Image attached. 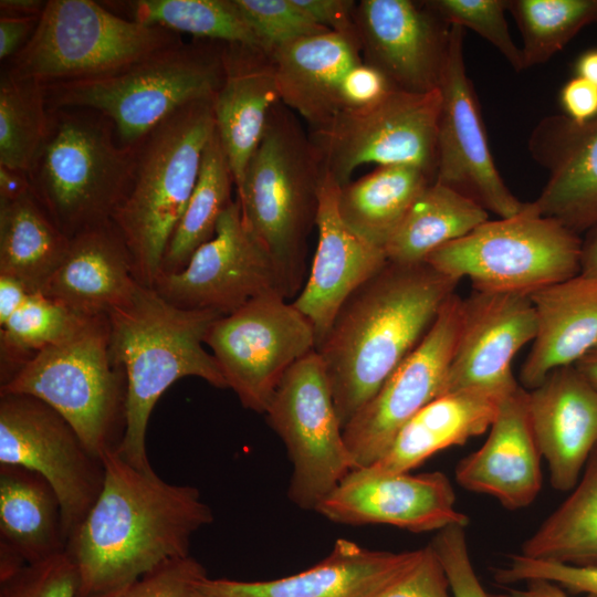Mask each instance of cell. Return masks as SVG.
<instances>
[{
    "mask_svg": "<svg viewBox=\"0 0 597 597\" xmlns=\"http://www.w3.org/2000/svg\"><path fill=\"white\" fill-rule=\"evenodd\" d=\"M102 490L66 542L78 574V596L98 597L158 565L190 555L192 536L213 521L198 488L166 482L117 451L102 457Z\"/></svg>",
    "mask_w": 597,
    "mask_h": 597,
    "instance_id": "6da1fadb",
    "label": "cell"
},
{
    "mask_svg": "<svg viewBox=\"0 0 597 597\" xmlns=\"http://www.w3.org/2000/svg\"><path fill=\"white\" fill-rule=\"evenodd\" d=\"M459 282L427 262L388 261L344 303L315 349L343 429L422 341Z\"/></svg>",
    "mask_w": 597,
    "mask_h": 597,
    "instance_id": "7a4b0ae2",
    "label": "cell"
},
{
    "mask_svg": "<svg viewBox=\"0 0 597 597\" xmlns=\"http://www.w3.org/2000/svg\"><path fill=\"white\" fill-rule=\"evenodd\" d=\"M107 316L112 356L127 383L125 431L117 453L133 467L147 470L151 468L147 427L161 395L190 376L228 388L213 355L205 348L209 328L222 314L177 307L153 287L138 284Z\"/></svg>",
    "mask_w": 597,
    "mask_h": 597,
    "instance_id": "3957f363",
    "label": "cell"
},
{
    "mask_svg": "<svg viewBox=\"0 0 597 597\" xmlns=\"http://www.w3.org/2000/svg\"><path fill=\"white\" fill-rule=\"evenodd\" d=\"M324 174L310 135L279 102L235 192L243 220L272 259L286 300L301 291Z\"/></svg>",
    "mask_w": 597,
    "mask_h": 597,
    "instance_id": "277c9868",
    "label": "cell"
},
{
    "mask_svg": "<svg viewBox=\"0 0 597 597\" xmlns=\"http://www.w3.org/2000/svg\"><path fill=\"white\" fill-rule=\"evenodd\" d=\"M213 97L182 106L136 147L133 180L112 221L143 286L153 287L196 186L205 148L216 130Z\"/></svg>",
    "mask_w": 597,
    "mask_h": 597,
    "instance_id": "5b68a950",
    "label": "cell"
},
{
    "mask_svg": "<svg viewBox=\"0 0 597 597\" xmlns=\"http://www.w3.org/2000/svg\"><path fill=\"white\" fill-rule=\"evenodd\" d=\"M49 139L29 172L31 192L69 238L111 222L130 187L136 148L85 108L51 111Z\"/></svg>",
    "mask_w": 597,
    "mask_h": 597,
    "instance_id": "8992f818",
    "label": "cell"
},
{
    "mask_svg": "<svg viewBox=\"0 0 597 597\" xmlns=\"http://www.w3.org/2000/svg\"><path fill=\"white\" fill-rule=\"evenodd\" d=\"M223 44L181 42L112 74L45 85L48 107L97 112L123 146L136 148L179 108L216 95L224 76Z\"/></svg>",
    "mask_w": 597,
    "mask_h": 597,
    "instance_id": "52a82bcc",
    "label": "cell"
},
{
    "mask_svg": "<svg viewBox=\"0 0 597 597\" xmlns=\"http://www.w3.org/2000/svg\"><path fill=\"white\" fill-rule=\"evenodd\" d=\"M126 392L125 373L111 352L107 315L85 318L0 383V394L32 396L57 411L100 458L122 442Z\"/></svg>",
    "mask_w": 597,
    "mask_h": 597,
    "instance_id": "ba28073f",
    "label": "cell"
},
{
    "mask_svg": "<svg viewBox=\"0 0 597 597\" xmlns=\"http://www.w3.org/2000/svg\"><path fill=\"white\" fill-rule=\"evenodd\" d=\"M181 42L178 33L121 17L96 1L49 0L6 71L44 85L88 80Z\"/></svg>",
    "mask_w": 597,
    "mask_h": 597,
    "instance_id": "9c48e42d",
    "label": "cell"
},
{
    "mask_svg": "<svg viewBox=\"0 0 597 597\" xmlns=\"http://www.w3.org/2000/svg\"><path fill=\"white\" fill-rule=\"evenodd\" d=\"M579 234L559 221L526 209L488 220L426 260L437 271L473 290L531 293L580 273Z\"/></svg>",
    "mask_w": 597,
    "mask_h": 597,
    "instance_id": "30bf717a",
    "label": "cell"
},
{
    "mask_svg": "<svg viewBox=\"0 0 597 597\" xmlns=\"http://www.w3.org/2000/svg\"><path fill=\"white\" fill-rule=\"evenodd\" d=\"M440 104L439 88H395L373 105L339 112L308 135L324 171L341 187L358 167L371 163L415 166L434 180Z\"/></svg>",
    "mask_w": 597,
    "mask_h": 597,
    "instance_id": "8fae6325",
    "label": "cell"
},
{
    "mask_svg": "<svg viewBox=\"0 0 597 597\" xmlns=\"http://www.w3.org/2000/svg\"><path fill=\"white\" fill-rule=\"evenodd\" d=\"M264 415L293 465L289 499L302 510L316 511L354 470L316 350L285 373Z\"/></svg>",
    "mask_w": 597,
    "mask_h": 597,
    "instance_id": "7c38bea8",
    "label": "cell"
},
{
    "mask_svg": "<svg viewBox=\"0 0 597 597\" xmlns=\"http://www.w3.org/2000/svg\"><path fill=\"white\" fill-rule=\"evenodd\" d=\"M205 344L242 406L264 413L285 373L315 350L316 337L293 303L269 293L216 320Z\"/></svg>",
    "mask_w": 597,
    "mask_h": 597,
    "instance_id": "4fadbf2b",
    "label": "cell"
},
{
    "mask_svg": "<svg viewBox=\"0 0 597 597\" xmlns=\"http://www.w3.org/2000/svg\"><path fill=\"white\" fill-rule=\"evenodd\" d=\"M0 464L27 468L50 483L61 503L66 542L98 496L105 475L102 458L57 411L19 394H0Z\"/></svg>",
    "mask_w": 597,
    "mask_h": 597,
    "instance_id": "5bb4252c",
    "label": "cell"
},
{
    "mask_svg": "<svg viewBox=\"0 0 597 597\" xmlns=\"http://www.w3.org/2000/svg\"><path fill=\"white\" fill-rule=\"evenodd\" d=\"M153 289L177 307L222 315L264 294L285 297L274 263L247 227L237 197L221 213L214 235L182 270L159 274Z\"/></svg>",
    "mask_w": 597,
    "mask_h": 597,
    "instance_id": "9a60e30c",
    "label": "cell"
},
{
    "mask_svg": "<svg viewBox=\"0 0 597 597\" xmlns=\"http://www.w3.org/2000/svg\"><path fill=\"white\" fill-rule=\"evenodd\" d=\"M461 305L462 298L453 293L418 346L344 427L354 470L365 469L380 459L398 431L426 405L444 394Z\"/></svg>",
    "mask_w": 597,
    "mask_h": 597,
    "instance_id": "2e32d148",
    "label": "cell"
},
{
    "mask_svg": "<svg viewBox=\"0 0 597 597\" xmlns=\"http://www.w3.org/2000/svg\"><path fill=\"white\" fill-rule=\"evenodd\" d=\"M463 30L450 25L439 84L434 181L465 195L499 218L514 217L526 209L527 202H522L505 185L490 151L476 93L465 70Z\"/></svg>",
    "mask_w": 597,
    "mask_h": 597,
    "instance_id": "e0dca14e",
    "label": "cell"
},
{
    "mask_svg": "<svg viewBox=\"0 0 597 597\" xmlns=\"http://www.w3.org/2000/svg\"><path fill=\"white\" fill-rule=\"evenodd\" d=\"M536 335V316L530 295L475 291L462 298L447 392L482 389L502 396L520 384L512 362Z\"/></svg>",
    "mask_w": 597,
    "mask_h": 597,
    "instance_id": "ac0fdd59",
    "label": "cell"
},
{
    "mask_svg": "<svg viewBox=\"0 0 597 597\" xmlns=\"http://www.w3.org/2000/svg\"><path fill=\"white\" fill-rule=\"evenodd\" d=\"M355 23L364 62L379 70L396 90L439 88L450 25L423 2L362 0Z\"/></svg>",
    "mask_w": 597,
    "mask_h": 597,
    "instance_id": "d6986e66",
    "label": "cell"
},
{
    "mask_svg": "<svg viewBox=\"0 0 597 597\" xmlns=\"http://www.w3.org/2000/svg\"><path fill=\"white\" fill-rule=\"evenodd\" d=\"M334 523L386 524L413 533L469 524L455 492L440 471L371 474L352 471L316 511Z\"/></svg>",
    "mask_w": 597,
    "mask_h": 597,
    "instance_id": "ffe728a7",
    "label": "cell"
},
{
    "mask_svg": "<svg viewBox=\"0 0 597 597\" xmlns=\"http://www.w3.org/2000/svg\"><path fill=\"white\" fill-rule=\"evenodd\" d=\"M341 186L325 171L320 191L318 241L310 275L292 302L311 322L316 347L348 297L388 262L385 250L354 232L338 211Z\"/></svg>",
    "mask_w": 597,
    "mask_h": 597,
    "instance_id": "44dd1931",
    "label": "cell"
},
{
    "mask_svg": "<svg viewBox=\"0 0 597 597\" xmlns=\"http://www.w3.org/2000/svg\"><path fill=\"white\" fill-rule=\"evenodd\" d=\"M422 547L394 553L337 540L329 554L312 567L286 577L241 582H201L205 597H377L419 561Z\"/></svg>",
    "mask_w": 597,
    "mask_h": 597,
    "instance_id": "7402d4cb",
    "label": "cell"
},
{
    "mask_svg": "<svg viewBox=\"0 0 597 597\" xmlns=\"http://www.w3.org/2000/svg\"><path fill=\"white\" fill-rule=\"evenodd\" d=\"M532 157L548 171L531 209L579 234L597 226V116L578 124L543 118L528 138Z\"/></svg>",
    "mask_w": 597,
    "mask_h": 597,
    "instance_id": "603a6c76",
    "label": "cell"
},
{
    "mask_svg": "<svg viewBox=\"0 0 597 597\" xmlns=\"http://www.w3.org/2000/svg\"><path fill=\"white\" fill-rule=\"evenodd\" d=\"M527 409L552 486L573 490L597 448V389L574 365L559 367L527 390Z\"/></svg>",
    "mask_w": 597,
    "mask_h": 597,
    "instance_id": "cb8c5ba5",
    "label": "cell"
},
{
    "mask_svg": "<svg viewBox=\"0 0 597 597\" xmlns=\"http://www.w3.org/2000/svg\"><path fill=\"white\" fill-rule=\"evenodd\" d=\"M542 459L530 421L527 390L520 385L502 398L485 442L459 461L455 481L516 511L531 505L542 489Z\"/></svg>",
    "mask_w": 597,
    "mask_h": 597,
    "instance_id": "d4e9b609",
    "label": "cell"
},
{
    "mask_svg": "<svg viewBox=\"0 0 597 597\" xmlns=\"http://www.w3.org/2000/svg\"><path fill=\"white\" fill-rule=\"evenodd\" d=\"M133 261L113 221L78 233L42 293L83 318L108 315L135 292Z\"/></svg>",
    "mask_w": 597,
    "mask_h": 597,
    "instance_id": "484cf974",
    "label": "cell"
},
{
    "mask_svg": "<svg viewBox=\"0 0 597 597\" xmlns=\"http://www.w3.org/2000/svg\"><path fill=\"white\" fill-rule=\"evenodd\" d=\"M223 65L213 114L237 190L263 137L270 112L281 101L271 55L263 49L224 43Z\"/></svg>",
    "mask_w": 597,
    "mask_h": 597,
    "instance_id": "4316f807",
    "label": "cell"
},
{
    "mask_svg": "<svg viewBox=\"0 0 597 597\" xmlns=\"http://www.w3.org/2000/svg\"><path fill=\"white\" fill-rule=\"evenodd\" d=\"M270 55L281 103L311 128L343 111L345 80L363 62L359 43L332 31L284 43Z\"/></svg>",
    "mask_w": 597,
    "mask_h": 597,
    "instance_id": "83f0119b",
    "label": "cell"
},
{
    "mask_svg": "<svg viewBox=\"0 0 597 597\" xmlns=\"http://www.w3.org/2000/svg\"><path fill=\"white\" fill-rule=\"evenodd\" d=\"M536 335L520 371L531 390L554 369L575 365L597 343V277L579 273L530 294Z\"/></svg>",
    "mask_w": 597,
    "mask_h": 597,
    "instance_id": "f1b7e54d",
    "label": "cell"
},
{
    "mask_svg": "<svg viewBox=\"0 0 597 597\" xmlns=\"http://www.w3.org/2000/svg\"><path fill=\"white\" fill-rule=\"evenodd\" d=\"M60 500L39 473L0 464V580L65 552Z\"/></svg>",
    "mask_w": 597,
    "mask_h": 597,
    "instance_id": "f546056e",
    "label": "cell"
},
{
    "mask_svg": "<svg viewBox=\"0 0 597 597\" xmlns=\"http://www.w3.org/2000/svg\"><path fill=\"white\" fill-rule=\"evenodd\" d=\"M504 396L464 389L443 394L418 411L396 434L387 451L359 471L405 473L434 453L489 431Z\"/></svg>",
    "mask_w": 597,
    "mask_h": 597,
    "instance_id": "4dcf8cb0",
    "label": "cell"
},
{
    "mask_svg": "<svg viewBox=\"0 0 597 597\" xmlns=\"http://www.w3.org/2000/svg\"><path fill=\"white\" fill-rule=\"evenodd\" d=\"M70 240L31 191L0 201V275L41 292L63 261Z\"/></svg>",
    "mask_w": 597,
    "mask_h": 597,
    "instance_id": "1f68e13d",
    "label": "cell"
},
{
    "mask_svg": "<svg viewBox=\"0 0 597 597\" xmlns=\"http://www.w3.org/2000/svg\"><path fill=\"white\" fill-rule=\"evenodd\" d=\"M489 220L474 200L438 181L416 199L385 247L397 264L425 263L437 249L459 240Z\"/></svg>",
    "mask_w": 597,
    "mask_h": 597,
    "instance_id": "d6a6232c",
    "label": "cell"
},
{
    "mask_svg": "<svg viewBox=\"0 0 597 597\" xmlns=\"http://www.w3.org/2000/svg\"><path fill=\"white\" fill-rule=\"evenodd\" d=\"M432 181L415 166H378L341 187L339 214L354 232L385 250L412 203Z\"/></svg>",
    "mask_w": 597,
    "mask_h": 597,
    "instance_id": "836d02e7",
    "label": "cell"
},
{
    "mask_svg": "<svg viewBox=\"0 0 597 597\" xmlns=\"http://www.w3.org/2000/svg\"><path fill=\"white\" fill-rule=\"evenodd\" d=\"M520 554L573 566L597 565V448L570 494L524 541Z\"/></svg>",
    "mask_w": 597,
    "mask_h": 597,
    "instance_id": "e575fe53",
    "label": "cell"
},
{
    "mask_svg": "<svg viewBox=\"0 0 597 597\" xmlns=\"http://www.w3.org/2000/svg\"><path fill=\"white\" fill-rule=\"evenodd\" d=\"M233 186L230 164L214 130L205 148L191 197L165 251L159 274L182 270L193 253L214 235L221 213L233 200Z\"/></svg>",
    "mask_w": 597,
    "mask_h": 597,
    "instance_id": "d590c367",
    "label": "cell"
},
{
    "mask_svg": "<svg viewBox=\"0 0 597 597\" xmlns=\"http://www.w3.org/2000/svg\"><path fill=\"white\" fill-rule=\"evenodd\" d=\"M45 85L7 71L0 78V166L29 175L51 133Z\"/></svg>",
    "mask_w": 597,
    "mask_h": 597,
    "instance_id": "8d00e7d4",
    "label": "cell"
},
{
    "mask_svg": "<svg viewBox=\"0 0 597 597\" xmlns=\"http://www.w3.org/2000/svg\"><path fill=\"white\" fill-rule=\"evenodd\" d=\"M129 20L206 41L263 49L234 0H137L124 2Z\"/></svg>",
    "mask_w": 597,
    "mask_h": 597,
    "instance_id": "74e56055",
    "label": "cell"
},
{
    "mask_svg": "<svg viewBox=\"0 0 597 597\" xmlns=\"http://www.w3.org/2000/svg\"><path fill=\"white\" fill-rule=\"evenodd\" d=\"M523 39L525 69L548 61L582 29L597 23V0H507Z\"/></svg>",
    "mask_w": 597,
    "mask_h": 597,
    "instance_id": "f35d334b",
    "label": "cell"
},
{
    "mask_svg": "<svg viewBox=\"0 0 597 597\" xmlns=\"http://www.w3.org/2000/svg\"><path fill=\"white\" fill-rule=\"evenodd\" d=\"M84 320L42 292L31 293L0 324V383L35 354L71 335Z\"/></svg>",
    "mask_w": 597,
    "mask_h": 597,
    "instance_id": "ab89813d",
    "label": "cell"
},
{
    "mask_svg": "<svg viewBox=\"0 0 597 597\" xmlns=\"http://www.w3.org/2000/svg\"><path fill=\"white\" fill-rule=\"evenodd\" d=\"M423 3L447 24L468 28L491 43L515 72L525 70L523 54L509 31L507 0H428Z\"/></svg>",
    "mask_w": 597,
    "mask_h": 597,
    "instance_id": "60d3db41",
    "label": "cell"
},
{
    "mask_svg": "<svg viewBox=\"0 0 597 597\" xmlns=\"http://www.w3.org/2000/svg\"><path fill=\"white\" fill-rule=\"evenodd\" d=\"M234 3L268 53L284 43L329 32L294 0H234Z\"/></svg>",
    "mask_w": 597,
    "mask_h": 597,
    "instance_id": "b9f144b4",
    "label": "cell"
},
{
    "mask_svg": "<svg viewBox=\"0 0 597 597\" xmlns=\"http://www.w3.org/2000/svg\"><path fill=\"white\" fill-rule=\"evenodd\" d=\"M78 574L64 552L0 580V597H77Z\"/></svg>",
    "mask_w": 597,
    "mask_h": 597,
    "instance_id": "7bdbcfd3",
    "label": "cell"
},
{
    "mask_svg": "<svg viewBox=\"0 0 597 597\" xmlns=\"http://www.w3.org/2000/svg\"><path fill=\"white\" fill-rule=\"evenodd\" d=\"M207 577L191 555L169 559L130 584L98 597H205L200 584Z\"/></svg>",
    "mask_w": 597,
    "mask_h": 597,
    "instance_id": "ee69618b",
    "label": "cell"
},
{
    "mask_svg": "<svg viewBox=\"0 0 597 597\" xmlns=\"http://www.w3.org/2000/svg\"><path fill=\"white\" fill-rule=\"evenodd\" d=\"M493 578L504 586L545 579L557 584L569 594L582 593L597 597V565L573 566L512 554L503 566L493 570Z\"/></svg>",
    "mask_w": 597,
    "mask_h": 597,
    "instance_id": "f6af8a7d",
    "label": "cell"
},
{
    "mask_svg": "<svg viewBox=\"0 0 597 597\" xmlns=\"http://www.w3.org/2000/svg\"><path fill=\"white\" fill-rule=\"evenodd\" d=\"M467 526L450 525L437 532L430 543L439 558L453 597H492L482 587L470 557Z\"/></svg>",
    "mask_w": 597,
    "mask_h": 597,
    "instance_id": "bcb514c9",
    "label": "cell"
},
{
    "mask_svg": "<svg viewBox=\"0 0 597 597\" xmlns=\"http://www.w3.org/2000/svg\"><path fill=\"white\" fill-rule=\"evenodd\" d=\"M377 597H453L446 572L431 545L419 561Z\"/></svg>",
    "mask_w": 597,
    "mask_h": 597,
    "instance_id": "7dc6e473",
    "label": "cell"
},
{
    "mask_svg": "<svg viewBox=\"0 0 597 597\" xmlns=\"http://www.w3.org/2000/svg\"><path fill=\"white\" fill-rule=\"evenodd\" d=\"M395 90L389 80L376 67L364 62L347 75L343 88V111L373 105Z\"/></svg>",
    "mask_w": 597,
    "mask_h": 597,
    "instance_id": "c3c4849f",
    "label": "cell"
},
{
    "mask_svg": "<svg viewBox=\"0 0 597 597\" xmlns=\"http://www.w3.org/2000/svg\"><path fill=\"white\" fill-rule=\"evenodd\" d=\"M316 23L358 41L355 23L356 2L349 0H294Z\"/></svg>",
    "mask_w": 597,
    "mask_h": 597,
    "instance_id": "681fc988",
    "label": "cell"
},
{
    "mask_svg": "<svg viewBox=\"0 0 597 597\" xmlns=\"http://www.w3.org/2000/svg\"><path fill=\"white\" fill-rule=\"evenodd\" d=\"M559 103L573 122H588L597 116V85L575 75L563 85Z\"/></svg>",
    "mask_w": 597,
    "mask_h": 597,
    "instance_id": "f907efd6",
    "label": "cell"
},
{
    "mask_svg": "<svg viewBox=\"0 0 597 597\" xmlns=\"http://www.w3.org/2000/svg\"><path fill=\"white\" fill-rule=\"evenodd\" d=\"M40 18L0 15V60H11L28 43Z\"/></svg>",
    "mask_w": 597,
    "mask_h": 597,
    "instance_id": "816d5d0a",
    "label": "cell"
},
{
    "mask_svg": "<svg viewBox=\"0 0 597 597\" xmlns=\"http://www.w3.org/2000/svg\"><path fill=\"white\" fill-rule=\"evenodd\" d=\"M31 292L15 279L0 275V324L6 322L29 297Z\"/></svg>",
    "mask_w": 597,
    "mask_h": 597,
    "instance_id": "f5cc1de1",
    "label": "cell"
},
{
    "mask_svg": "<svg viewBox=\"0 0 597 597\" xmlns=\"http://www.w3.org/2000/svg\"><path fill=\"white\" fill-rule=\"evenodd\" d=\"M492 597H573L557 584L545 579H531L523 587L505 586L499 594ZM585 597H593L585 595Z\"/></svg>",
    "mask_w": 597,
    "mask_h": 597,
    "instance_id": "db71d44e",
    "label": "cell"
},
{
    "mask_svg": "<svg viewBox=\"0 0 597 597\" xmlns=\"http://www.w3.org/2000/svg\"><path fill=\"white\" fill-rule=\"evenodd\" d=\"M31 191L29 176L0 166V201L14 200Z\"/></svg>",
    "mask_w": 597,
    "mask_h": 597,
    "instance_id": "11a10c76",
    "label": "cell"
},
{
    "mask_svg": "<svg viewBox=\"0 0 597 597\" xmlns=\"http://www.w3.org/2000/svg\"><path fill=\"white\" fill-rule=\"evenodd\" d=\"M45 4L42 0H1L0 15L40 18Z\"/></svg>",
    "mask_w": 597,
    "mask_h": 597,
    "instance_id": "9f6ffc18",
    "label": "cell"
},
{
    "mask_svg": "<svg viewBox=\"0 0 597 597\" xmlns=\"http://www.w3.org/2000/svg\"><path fill=\"white\" fill-rule=\"evenodd\" d=\"M582 241L580 273L597 277V226Z\"/></svg>",
    "mask_w": 597,
    "mask_h": 597,
    "instance_id": "6f0895ef",
    "label": "cell"
},
{
    "mask_svg": "<svg viewBox=\"0 0 597 597\" xmlns=\"http://www.w3.org/2000/svg\"><path fill=\"white\" fill-rule=\"evenodd\" d=\"M574 66L575 75L597 85V48L582 53Z\"/></svg>",
    "mask_w": 597,
    "mask_h": 597,
    "instance_id": "680465c9",
    "label": "cell"
},
{
    "mask_svg": "<svg viewBox=\"0 0 597 597\" xmlns=\"http://www.w3.org/2000/svg\"><path fill=\"white\" fill-rule=\"evenodd\" d=\"M574 366L597 389V343Z\"/></svg>",
    "mask_w": 597,
    "mask_h": 597,
    "instance_id": "91938a15",
    "label": "cell"
}]
</instances>
